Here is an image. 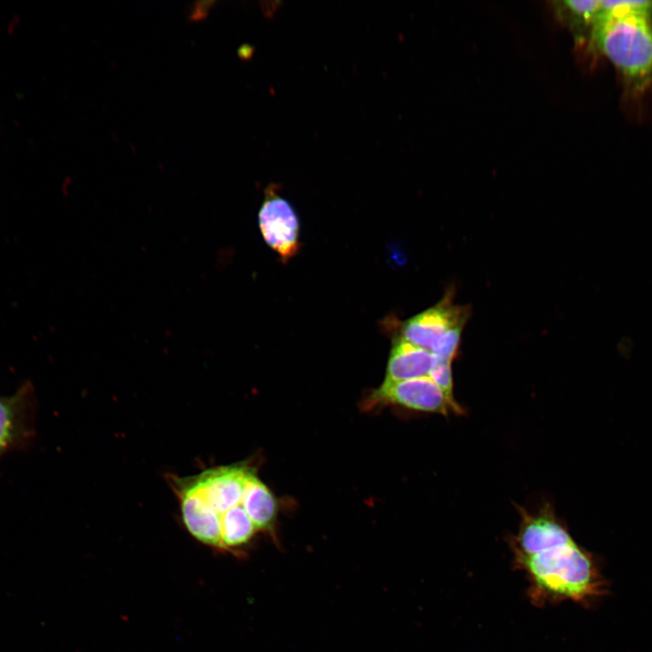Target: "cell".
Returning <instances> with one entry per match:
<instances>
[{
	"instance_id": "8fae6325",
	"label": "cell",
	"mask_w": 652,
	"mask_h": 652,
	"mask_svg": "<svg viewBox=\"0 0 652 652\" xmlns=\"http://www.w3.org/2000/svg\"><path fill=\"white\" fill-rule=\"evenodd\" d=\"M220 529L222 548L238 547L247 543L257 530L243 504L234 508L221 519Z\"/></svg>"
},
{
	"instance_id": "7c38bea8",
	"label": "cell",
	"mask_w": 652,
	"mask_h": 652,
	"mask_svg": "<svg viewBox=\"0 0 652 652\" xmlns=\"http://www.w3.org/2000/svg\"><path fill=\"white\" fill-rule=\"evenodd\" d=\"M451 364V360L437 357V360L429 375V378L440 386L447 395L454 398Z\"/></svg>"
},
{
	"instance_id": "7a4b0ae2",
	"label": "cell",
	"mask_w": 652,
	"mask_h": 652,
	"mask_svg": "<svg viewBox=\"0 0 652 652\" xmlns=\"http://www.w3.org/2000/svg\"><path fill=\"white\" fill-rule=\"evenodd\" d=\"M593 38L633 91L652 84V1H600Z\"/></svg>"
},
{
	"instance_id": "8992f818",
	"label": "cell",
	"mask_w": 652,
	"mask_h": 652,
	"mask_svg": "<svg viewBox=\"0 0 652 652\" xmlns=\"http://www.w3.org/2000/svg\"><path fill=\"white\" fill-rule=\"evenodd\" d=\"M258 220L264 239L283 261L297 254L300 247L297 215L292 205L274 188L266 190Z\"/></svg>"
},
{
	"instance_id": "4fadbf2b",
	"label": "cell",
	"mask_w": 652,
	"mask_h": 652,
	"mask_svg": "<svg viewBox=\"0 0 652 652\" xmlns=\"http://www.w3.org/2000/svg\"><path fill=\"white\" fill-rule=\"evenodd\" d=\"M564 4L573 14L586 21L591 22L592 24L600 10V1L597 0H569L565 1Z\"/></svg>"
},
{
	"instance_id": "9c48e42d",
	"label": "cell",
	"mask_w": 652,
	"mask_h": 652,
	"mask_svg": "<svg viewBox=\"0 0 652 652\" xmlns=\"http://www.w3.org/2000/svg\"><path fill=\"white\" fill-rule=\"evenodd\" d=\"M437 357L399 338L394 341L384 382L429 377Z\"/></svg>"
},
{
	"instance_id": "ba28073f",
	"label": "cell",
	"mask_w": 652,
	"mask_h": 652,
	"mask_svg": "<svg viewBox=\"0 0 652 652\" xmlns=\"http://www.w3.org/2000/svg\"><path fill=\"white\" fill-rule=\"evenodd\" d=\"M32 396L28 385L11 396H0V457L29 437L34 408Z\"/></svg>"
},
{
	"instance_id": "5b68a950",
	"label": "cell",
	"mask_w": 652,
	"mask_h": 652,
	"mask_svg": "<svg viewBox=\"0 0 652 652\" xmlns=\"http://www.w3.org/2000/svg\"><path fill=\"white\" fill-rule=\"evenodd\" d=\"M468 313L465 307L455 305L448 294L436 306L407 321L401 338L435 355L452 331L464 328Z\"/></svg>"
},
{
	"instance_id": "3957f363",
	"label": "cell",
	"mask_w": 652,
	"mask_h": 652,
	"mask_svg": "<svg viewBox=\"0 0 652 652\" xmlns=\"http://www.w3.org/2000/svg\"><path fill=\"white\" fill-rule=\"evenodd\" d=\"M245 465L210 468L188 477H173L183 523L203 543L222 548L220 521L243 504L250 474Z\"/></svg>"
},
{
	"instance_id": "277c9868",
	"label": "cell",
	"mask_w": 652,
	"mask_h": 652,
	"mask_svg": "<svg viewBox=\"0 0 652 652\" xmlns=\"http://www.w3.org/2000/svg\"><path fill=\"white\" fill-rule=\"evenodd\" d=\"M376 402L389 403L407 408L438 413L444 416L463 414L462 407L429 377L384 382L372 395Z\"/></svg>"
},
{
	"instance_id": "6da1fadb",
	"label": "cell",
	"mask_w": 652,
	"mask_h": 652,
	"mask_svg": "<svg viewBox=\"0 0 652 652\" xmlns=\"http://www.w3.org/2000/svg\"><path fill=\"white\" fill-rule=\"evenodd\" d=\"M513 564L524 573L530 600L537 606L562 601L587 605L607 592L593 554L573 537L532 553L513 555Z\"/></svg>"
},
{
	"instance_id": "52a82bcc",
	"label": "cell",
	"mask_w": 652,
	"mask_h": 652,
	"mask_svg": "<svg viewBox=\"0 0 652 652\" xmlns=\"http://www.w3.org/2000/svg\"><path fill=\"white\" fill-rule=\"evenodd\" d=\"M517 507L521 522L517 533L509 542L513 555L532 553L572 537L549 503L536 513Z\"/></svg>"
},
{
	"instance_id": "30bf717a",
	"label": "cell",
	"mask_w": 652,
	"mask_h": 652,
	"mask_svg": "<svg viewBox=\"0 0 652 652\" xmlns=\"http://www.w3.org/2000/svg\"><path fill=\"white\" fill-rule=\"evenodd\" d=\"M243 505L257 530L273 527L277 512L275 498L254 472L245 486Z\"/></svg>"
}]
</instances>
